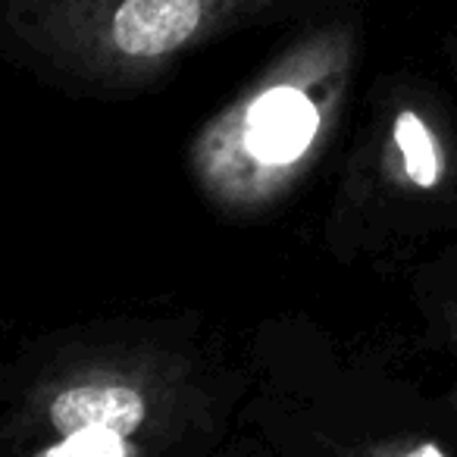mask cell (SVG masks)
<instances>
[{"mask_svg": "<svg viewBox=\"0 0 457 457\" xmlns=\"http://www.w3.org/2000/svg\"><path fill=\"white\" fill-rule=\"evenodd\" d=\"M376 4L326 0L292 22L279 51L197 129L188 163L216 207L267 210L323 157L351 101Z\"/></svg>", "mask_w": 457, "mask_h": 457, "instance_id": "obj_1", "label": "cell"}, {"mask_svg": "<svg viewBox=\"0 0 457 457\" xmlns=\"http://www.w3.org/2000/svg\"><path fill=\"white\" fill-rule=\"evenodd\" d=\"M326 0H0V38L45 79L135 95L248 29L292 26Z\"/></svg>", "mask_w": 457, "mask_h": 457, "instance_id": "obj_2", "label": "cell"}, {"mask_svg": "<svg viewBox=\"0 0 457 457\" xmlns=\"http://www.w3.org/2000/svg\"><path fill=\"white\" fill-rule=\"evenodd\" d=\"M166 407V382L145 367L97 363L66 373L41 388L35 417L57 438L116 436L135 438Z\"/></svg>", "mask_w": 457, "mask_h": 457, "instance_id": "obj_3", "label": "cell"}, {"mask_svg": "<svg viewBox=\"0 0 457 457\" xmlns=\"http://www.w3.org/2000/svg\"><path fill=\"white\" fill-rule=\"evenodd\" d=\"M379 170L398 188L436 191L451 172L442 107L426 85L388 79L379 91Z\"/></svg>", "mask_w": 457, "mask_h": 457, "instance_id": "obj_4", "label": "cell"}, {"mask_svg": "<svg viewBox=\"0 0 457 457\" xmlns=\"http://www.w3.org/2000/svg\"><path fill=\"white\" fill-rule=\"evenodd\" d=\"M32 457H141V451L132 445V438L76 436V438H57V442L45 445Z\"/></svg>", "mask_w": 457, "mask_h": 457, "instance_id": "obj_5", "label": "cell"}, {"mask_svg": "<svg viewBox=\"0 0 457 457\" xmlns=\"http://www.w3.org/2000/svg\"><path fill=\"white\" fill-rule=\"evenodd\" d=\"M373 457H448L436 442H426V438H401V442L379 445L373 451Z\"/></svg>", "mask_w": 457, "mask_h": 457, "instance_id": "obj_6", "label": "cell"}, {"mask_svg": "<svg viewBox=\"0 0 457 457\" xmlns=\"http://www.w3.org/2000/svg\"><path fill=\"white\" fill-rule=\"evenodd\" d=\"M451 401H454V404H457V392H454V395H451Z\"/></svg>", "mask_w": 457, "mask_h": 457, "instance_id": "obj_7", "label": "cell"}]
</instances>
